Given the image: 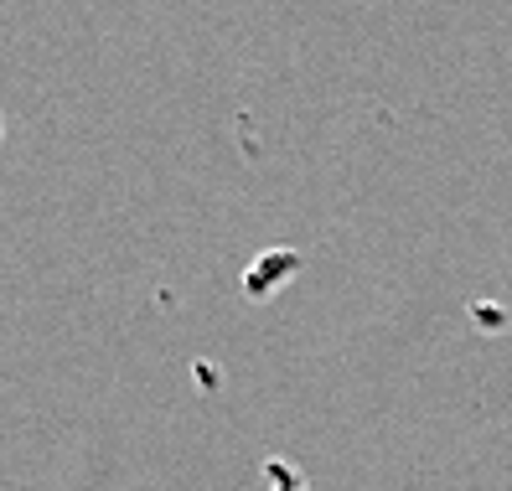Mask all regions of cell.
<instances>
[{
	"mask_svg": "<svg viewBox=\"0 0 512 491\" xmlns=\"http://www.w3.org/2000/svg\"><path fill=\"white\" fill-rule=\"evenodd\" d=\"M0 135H6V119H0Z\"/></svg>",
	"mask_w": 512,
	"mask_h": 491,
	"instance_id": "cell-1",
	"label": "cell"
}]
</instances>
